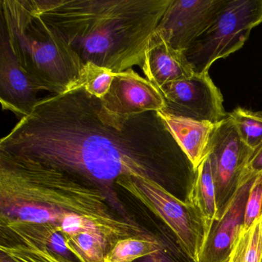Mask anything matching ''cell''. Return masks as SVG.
I'll return each instance as SVG.
<instances>
[{
    "mask_svg": "<svg viewBox=\"0 0 262 262\" xmlns=\"http://www.w3.org/2000/svg\"><path fill=\"white\" fill-rule=\"evenodd\" d=\"M166 107L162 111L179 117L217 124L228 117L223 96L208 73L165 84L159 88Z\"/></svg>",
    "mask_w": 262,
    "mask_h": 262,
    "instance_id": "cell-8",
    "label": "cell"
},
{
    "mask_svg": "<svg viewBox=\"0 0 262 262\" xmlns=\"http://www.w3.org/2000/svg\"><path fill=\"white\" fill-rule=\"evenodd\" d=\"M79 58L122 73L142 67L151 36L171 0H28Z\"/></svg>",
    "mask_w": 262,
    "mask_h": 262,
    "instance_id": "cell-2",
    "label": "cell"
},
{
    "mask_svg": "<svg viewBox=\"0 0 262 262\" xmlns=\"http://www.w3.org/2000/svg\"><path fill=\"white\" fill-rule=\"evenodd\" d=\"M261 23L262 0H225L211 24L182 54L193 73H208L216 60L240 50Z\"/></svg>",
    "mask_w": 262,
    "mask_h": 262,
    "instance_id": "cell-5",
    "label": "cell"
},
{
    "mask_svg": "<svg viewBox=\"0 0 262 262\" xmlns=\"http://www.w3.org/2000/svg\"><path fill=\"white\" fill-rule=\"evenodd\" d=\"M188 202L202 214L209 231L217 216V208L215 187L208 156L198 168L195 177L190 186Z\"/></svg>",
    "mask_w": 262,
    "mask_h": 262,
    "instance_id": "cell-15",
    "label": "cell"
},
{
    "mask_svg": "<svg viewBox=\"0 0 262 262\" xmlns=\"http://www.w3.org/2000/svg\"><path fill=\"white\" fill-rule=\"evenodd\" d=\"M260 174H262V144L254 150L252 156L250 158L244 172L242 181Z\"/></svg>",
    "mask_w": 262,
    "mask_h": 262,
    "instance_id": "cell-22",
    "label": "cell"
},
{
    "mask_svg": "<svg viewBox=\"0 0 262 262\" xmlns=\"http://www.w3.org/2000/svg\"><path fill=\"white\" fill-rule=\"evenodd\" d=\"M142 69L146 79L158 89L194 74L182 53L173 50L156 31L147 48Z\"/></svg>",
    "mask_w": 262,
    "mask_h": 262,
    "instance_id": "cell-13",
    "label": "cell"
},
{
    "mask_svg": "<svg viewBox=\"0 0 262 262\" xmlns=\"http://www.w3.org/2000/svg\"><path fill=\"white\" fill-rule=\"evenodd\" d=\"M115 75L108 69L89 62L82 67L79 85L84 87L90 94L102 99L110 91Z\"/></svg>",
    "mask_w": 262,
    "mask_h": 262,
    "instance_id": "cell-20",
    "label": "cell"
},
{
    "mask_svg": "<svg viewBox=\"0 0 262 262\" xmlns=\"http://www.w3.org/2000/svg\"><path fill=\"white\" fill-rule=\"evenodd\" d=\"M244 143L252 150L262 144V113L237 107L228 113Z\"/></svg>",
    "mask_w": 262,
    "mask_h": 262,
    "instance_id": "cell-18",
    "label": "cell"
},
{
    "mask_svg": "<svg viewBox=\"0 0 262 262\" xmlns=\"http://www.w3.org/2000/svg\"><path fill=\"white\" fill-rule=\"evenodd\" d=\"M262 219V174L256 176L245 205L243 231H247Z\"/></svg>",
    "mask_w": 262,
    "mask_h": 262,
    "instance_id": "cell-21",
    "label": "cell"
},
{
    "mask_svg": "<svg viewBox=\"0 0 262 262\" xmlns=\"http://www.w3.org/2000/svg\"><path fill=\"white\" fill-rule=\"evenodd\" d=\"M102 188L53 168L0 156V219L58 225L67 214L119 219Z\"/></svg>",
    "mask_w": 262,
    "mask_h": 262,
    "instance_id": "cell-3",
    "label": "cell"
},
{
    "mask_svg": "<svg viewBox=\"0 0 262 262\" xmlns=\"http://www.w3.org/2000/svg\"><path fill=\"white\" fill-rule=\"evenodd\" d=\"M0 156L36 162L113 191L126 176L195 173L158 112L111 113L84 87L39 99L0 141Z\"/></svg>",
    "mask_w": 262,
    "mask_h": 262,
    "instance_id": "cell-1",
    "label": "cell"
},
{
    "mask_svg": "<svg viewBox=\"0 0 262 262\" xmlns=\"http://www.w3.org/2000/svg\"><path fill=\"white\" fill-rule=\"evenodd\" d=\"M253 152L254 150L241 139L228 115L226 119L216 124L208 155L215 187L217 208L215 219L223 214L235 196Z\"/></svg>",
    "mask_w": 262,
    "mask_h": 262,
    "instance_id": "cell-7",
    "label": "cell"
},
{
    "mask_svg": "<svg viewBox=\"0 0 262 262\" xmlns=\"http://www.w3.org/2000/svg\"><path fill=\"white\" fill-rule=\"evenodd\" d=\"M230 262H262V219L242 231Z\"/></svg>",
    "mask_w": 262,
    "mask_h": 262,
    "instance_id": "cell-19",
    "label": "cell"
},
{
    "mask_svg": "<svg viewBox=\"0 0 262 262\" xmlns=\"http://www.w3.org/2000/svg\"><path fill=\"white\" fill-rule=\"evenodd\" d=\"M0 262H13L10 257L3 253H0Z\"/></svg>",
    "mask_w": 262,
    "mask_h": 262,
    "instance_id": "cell-23",
    "label": "cell"
},
{
    "mask_svg": "<svg viewBox=\"0 0 262 262\" xmlns=\"http://www.w3.org/2000/svg\"><path fill=\"white\" fill-rule=\"evenodd\" d=\"M163 245L151 237H128L118 241L108 251L105 262H133L141 257L156 255Z\"/></svg>",
    "mask_w": 262,
    "mask_h": 262,
    "instance_id": "cell-16",
    "label": "cell"
},
{
    "mask_svg": "<svg viewBox=\"0 0 262 262\" xmlns=\"http://www.w3.org/2000/svg\"><path fill=\"white\" fill-rule=\"evenodd\" d=\"M101 101L108 111L122 116L162 111L166 107L160 90L133 69L115 75L110 91Z\"/></svg>",
    "mask_w": 262,
    "mask_h": 262,
    "instance_id": "cell-10",
    "label": "cell"
},
{
    "mask_svg": "<svg viewBox=\"0 0 262 262\" xmlns=\"http://www.w3.org/2000/svg\"><path fill=\"white\" fill-rule=\"evenodd\" d=\"M0 4L12 52L41 91L61 94L79 87L83 65L33 13L28 0H0Z\"/></svg>",
    "mask_w": 262,
    "mask_h": 262,
    "instance_id": "cell-4",
    "label": "cell"
},
{
    "mask_svg": "<svg viewBox=\"0 0 262 262\" xmlns=\"http://www.w3.org/2000/svg\"><path fill=\"white\" fill-rule=\"evenodd\" d=\"M116 185L143 204L170 230L187 254L198 262L208 233L205 219L188 201L182 202L157 181L126 176Z\"/></svg>",
    "mask_w": 262,
    "mask_h": 262,
    "instance_id": "cell-6",
    "label": "cell"
},
{
    "mask_svg": "<svg viewBox=\"0 0 262 262\" xmlns=\"http://www.w3.org/2000/svg\"><path fill=\"white\" fill-rule=\"evenodd\" d=\"M256 176L242 181L223 214L215 219L207 234L198 262H230L243 231L245 205Z\"/></svg>",
    "mask_w": 262,
    "mask_h": 262,
    "instance_id": "cell-11",
    "label": "cell"
},
{
    "mask_svg": "<svg viewBox=\"0 0 262 262\" xmlns=\"http://www.w3.org/2000/svg\"><path fill=\"white\" fill-rule=\"evenodd\" d=\"M225 0H171L156 32L183 53L211 24Z\"/></svg>",
    "mask_w": 262,
    "mask_h": 262,
    "instance_id": "cell-9",
    "label": "cell"
},
{
    "mask_svg": "<svg viewBox=\"0 0 262 262\" xmlns=\"http://www.w3.org/2000/svg\"><path fill=\"white\" fill-rule=\"evenodd\" d=\"M41 91L31 76L22 68L10 48L2 26L0 42V101L3 110L18 118L29 116L39 102Z\"/></svg>",
    "mask_w": 262,
    "mask_h": 262,
    "instance_id": "cell-12",
    "label": "cell"
},
{
    "mask_svg": "<svg viewBox=\"0 0 262 262\" xmlns=\"http://www.w3.org/2000/svg\"><path fill=\"white\" fill-rule=\"evenodd\" d=\"M158 113L197 171L209 152L210 141L216 124L179 117L164 111Z\"/></svg>",
    "mask_w": 262,
    "mask_h": 262,
    "instance_id": "cell-14",
    "label": "cell"
},
{
    "mask_svg": "<svg viewBox=\"0 0 262 262\" xmlns=\"http://www.w3.org/2000/svg\"><path fill=\"white\" fill-rule=\"evenodd\" d=\"M0 253L13 262H73L46 246L27 241L1 240Z\"/></svg>",
    "mask_w": 262,
    "mask_h": 262,
    "instance_id": "cell-17",
    "label": "cell"
}]
</instances>
